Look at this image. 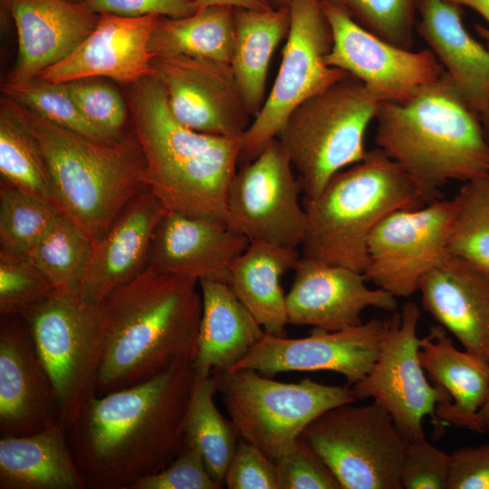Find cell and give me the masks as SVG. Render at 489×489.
<instances>
[{
  "instance_id": "6da1fadb",
  "label": "cell",
  "mask_w": 489,
  "mask_h": 489,
  "mask_svg": "<svg viewBox=\"0 0 489 489\" xmlns=\"http://www.w3.org/2000/svg\"><path fill=\"white\" fill-rule=\"evenodd\" d=\"M195 379L181 361L86 405L66 433L87 489H130L177 456Z\"/></svg>"
},
{
  "instance_id": "7a4b0ae2",
  "label": "cell",
  "mask_w": 489,
  "mask_h": 489,
  "mask_svg": "<svg viewBox=\"0 0 489 489\" xmlns=\"http://www.w3.org/2000/svg\"><path fill=\"white\" fill-rule=\"evenodd\" d=\"M100 307L104 352L98 397L194 362L202 315L197 280L147 267Z\"/></svg>"
},
{
  "instance_id": "3957f363",
  "label": "cell",
  "mask_w": 489,
  "mask_h": 489,
  "mask_svg": "<svg viewBox=\"0 0 489 489\" xmlns=\"http://www.w3.org/2000/svg\"><path fill=\"white\" fill-rule=\"evenodd\" d=\"M129 104L146 162L145 187L168 211L229 225L227 196L241 137L202 133L180 123L153 76L134 83Z\"/></svg>"
},
{
  "instance_id": "277c9868",
  "label": "cell",
  "mask_w": 489,
  "mask_h": 489,
  "mask_svg": "<svg viewBox=\"0 0 489 489\" xmlns=\"http://www.w3.org/2000/svg\"><path fill=\"white\" fill-rule=\"evenodd\" d=\"M375 143L417 187L427 203L451 180L489 175V141L480 116L442 76L410 100L381 102Z\"/></svg>"
},
{
  "instance_id": "5b68a950",
  "label": "cell",
  "mask_w": 489,
  "mask_h": 489,
  "mask_svg": "<svg viewBox=\"0 0 489 489\" xmlns=\"http://www.w3.org/2000/svg\"><path fill=\"white\" fill-rule=\"evenodd\" d=\"M1 102L37 141L61 211L92 241L100 238L145 187L146 162L135 135L99 141L14 100Z\"/></svg>"
},
{
  "instance_id": "8992f818",
  "label": "cell",
  "mask_w": 489,
  "mask_h": 489,
  "mask_svg": "<svg viewBox=\"0 0 489 489\" xmlns=\"http://www.w3.org/2000/svg\"><path fill=\"white\" fill-rule=\"evenodd\" d=\"M427 204L405 171L380 149L335 174L321 193L302 199V256L362 273L367 242L390 213Z\"/></svg>"
},
{
  "instance_id": "52a82bcc",
  "label": "cell",
  "mask_w": 489,
  "mask_h": 489,
  "mask_svg": "<svg viewBox=\"0 0 489 489\" xmlns=\"http://www.w3.org/2000/svg\"><path fill=\"white\" fill-rule=\"evenodd\" d=\"M380 103L347 73L290 114L276 139L298 173L303 199L317 197L335 174L364 158L365 132Z\"/></svg>"
},
{
  "instance_id": "ba28073f",
  "label": "cell",
  "mask_w": 489,
  "mask_h": 489,
  "mask_svg": "<svg viewBox=\"0 0 489 489\" xmlns=\"http://www.w3.org/2000/svg\"><path fill=\"white\" fill-rule=\"evenodd\" d=\"M52 382L65 428L96 396L104 352L100 305L53 292L20 315Z\"/></svg>"
},
{
  "instance_id": "9c48e42d",
  "label": "cell",
  "mask_w": 489,
  "mask_h": 489,
  "mask_svg": "<svg viewBox=\"0 0 489 489\" xmlns=\"http://www.w3.org/2000/svg\"><path fill=\"white\" fill-rule=\"evenodd\" d=\"M211 376L241 437L273 461L289 452L304 428L323 412L357 400L351 388L309 378L281 382L253 369H227Z\"/></svg>"
},
{
  "instance_id": "30bf717a",
  "label": "cell",
  "mask_w": 489,
  "mask_h": 489,
  "mask_svg": "<svg viewBox=\"0 0 489 489\" xmlns=\"http://www.w3.org/2000/svg\"><path fill=\"white\" fill-rule=\"evenodd\" d=\"M302 436L342 489H402L400 469L408 441L374 401L332 408L312 420Z\"/></svg>"
},
{
  "instance_id": "8fae6325",
  "label": "cell",
  "mask_w": 489,
  "mask_h": 489,
  "mask_svg": "<svg viewBox=\"0 0 489 489\" xmlns=\"http://www.w3.org/2000/svg\"><path fill=\"white\" fill-rule=\"evenodd\" d=\"M291 23L274 84L254 120L241 135L238 165L254 160L276 138L303 101L347 72L326 64L333 38L321 0H292Z\"/></svg>"
},
{
  "instance_id": "7c38bea8",
  "label": "cell",
  "mask_w": 489,
  "mask_h": 489,
  "mask_svg": "<svg viewBox=\"0 0 489 489\" xmlns=\"http://www.w3.org/2000/svg\"><path fill=\"white\" fill-rule=\"evenodd\" d=\"M420 315L417 304L408 302L388 317L373 367L351 388L357 400L371 398L385 408L408 441L426 436L424 417L430 416L436 425L437 405L451 401L427 380L421 365L417 335Z\"/></svg>"
},
{
  "instance_id": "4fadbf2b",
  "label": "cell",
  "mask_w": 489,
  "mask_h": 489,
  "mask_svg": "<svg viewBox=\"0 0 489 489\" xmlns=\"http://www.w3.org/2000/svg\"><path fill=\"white\" fill-rule=\"evenodd\" d=\"M453 199L438 198L383 218L367 242V281L396 298L418 291L421 280L449 254Z\"/></svg>"
},
{
  "instance_id": "5bb4252c",
  "label": "cell",
  "mask_w": 489,
  "mask_h": 489,
  "mask_svg": "<svg viewBox=\"0 0 489 489\" xmlns=\"http://www.w3.org/2000/svg\"><path fill=\"white\" fill-rule=\"evenodd\" d=\"M301 193L290 158L275 138L236 171L227 196L229 225L250 243L296 250L306 229Z\"/></svg>"
},
{
  "instance_id": "9a60e30c",
  "label": "cell",
  "mask_w": 489,
  "mask_h": 489,
  "mask_svg": "<svg viewBox=\"0 0 489 489\" xmlns=\"http://www.w3.org/2000/svg\"><path fill=\"white\" fill-rule=\"evenodd\" d=\"M321 1L333 38L326 64L359 79L380 102H405L444 73L429 49L398 47L365 30L336 4Z\"/></svg>"
},
{
  "instance_id": "2e32d148",
  "label": "cell",
  "mask_w": 489,
  "mask_h": 489,
  "mask_svg": "<svg viewBox=\"0 0 489 489\" xmlns=\"http://www.w3.org/2000/svg\"><path fill=\"white\" fill-rule=\"evenodd\" d=\"M387 322L388 318L372 319L338 331L313 328L309 336L297 339L265 332L229 369H253L267 377L288 371H333L354 385L373 367Z\"/></svg>"
},
{
  "instance_id": "e0dca14e",
  "label": "cell",
  "mask_w": 489,
  "mask_h": 489,
  "mask_svg": "<svg viewBox=\"0 0 489 489\" xmlns=\"http://www.w3.org/2000/svg\"><path fill=\"white\" fill-rule=\"evenodd\" d=\"M153 77L169 110L183 125L206 134L241 137L249 116L231 64L186 55H156Z\"/></svg>"
},
{
  "instance_id": "ac0fdd59",
  "label": "cell",
  "mask_w": 489,
  "mask_h": 489,
  "mask_svg": "<svg viewBox=\"0 0 489 489\" xmlns=\"http://www.w3.org/2000/svg\"><path fill=\"white\" fill-rule=\"evenodd\" d=\"M286 295L288 324L338 331L362 323L369 307L395 312V296L367 286L362 273L302 256Z\"/></svg>"
},
{
  "instance_id": "d6986e66",
  "label": "cell",
  "mask_w": 489,
  "mask_h": 489,
  "mask_svg": "<svg viewBox=\"0 0 489 489\" xmlns=\"http://www.w3.org/2000/svg\"><path fill=\"white\" fill-rule=\"evenodd\" d=\"M168 212L148 187L135 196L107 231L92 241L79 287L83 301L100 305L145 271L155 230Z\"/></svg>"
},
{
  "instance_id": "ffe728a7",
  "label": "cell",
  "mask_w": 489,
  "mask_h": 489,
  "mask_svg": "<svg viewBox=\"0 0 489 489\" xmlns=\"http://www.w3.org/2000/svg\"><path fill=\"white\" fill-rule=\"evenodd\" d=\"M59 419L53 388L21 316L1 317L0 435L42 431Z\"/></svg>"
},
{
  "instance_id": "44dd1931",
  "label": "cell",
  "mask_w": 489,
  "mask_h": 489,
  "mask_svg": "<svg viewBox=\"0 0 489 489\" xmlns=\"http://www.w3.org/2000/svg\"><path fill=\"white\" fill-rule=\"evenodd\" d=\"M158 16L99 14L93 31L68 56L44 69L37 78L64 83L106 77L135 83L153 76L149 44Z\"/></svg>"
},
{
  "instance_id": "7402d4cb",
  "label": "cell",
  "mask_w": 489,
  "mask_h": 489,
  "mask_svg": "<svg viewBox=\"0 0 489 489\" xmlns=\"http://www.w3.org/2000/svg\"><path fill=\"white\" fill-rule=\"evenodd\" d=\"M249 244L227 224L168 211L155 230L147 267L198 282L227 283L232 263Z\"/></svg>"
},
{
  "instance_id": "603a6c76",
  "label": "cell",
  "mask_w": 489,
  "mask_h": 489,
  "mask_svg": "<svg viewBox=\"0 0 489 489\" xmlns=\"http://www.w3.org/2000/svg\"><path fill=\"white\" fill-rule=\"evenodd\" d=\"M13 17L18 51L9 82L34 78L68 56L95 28L99 14L83 1L2 0Z\"/></svg>"
},
{
  "instance_id": "cb8c5ba5",
  "label": "cell",
  "mask_w": 489,
  "mask_h": 489,
  "mask_svg": "<svg viewBox=\"0 0 489 489\" xmlns=\"http://www.w3.org/2000/svg\"><path fill=\"white\" fill-rule=\"evenodd\" d=\"M423 309L465 350L489 361V273L450 254L420 282Z\"/></svg>"
},
{
  "instance_id": "d4e9b609",
  "label": "cell",
  "mask_w": 489,
  "mask_h": 489,
  "mask_svg": "<svg viewBox=\"0 0 489 489\" xmlns=\"http://www.w3.org/2000/svg\"><path fill=\"white\" fill-rule=\"evenodd\" d=\"M416 31L478 114L489 103V48L463 23L464 10L449 0H417Z\"/></svg>"
},
{
  "instance_id": "484cf974",
  "label": "cell",
  "mask_w": 489,
  "mask_h": 489,
  "mask_svg": "<svg viewBox=\"0 0 489 489\" xmlns=\"http://www.w3.org/2000/svg\"><path fill=\"white\" fill-rule=\"evenodd\" d=\"M419 360L434 386L451 401L436 407V416L458 427L484 433L477 411L489 392V361L456 349L441 325L419 339Z\"/></svg>"
},
{
  "instance_id": "4316f807",
  "label": "cell",
  "mask_w": 489,
  "mask_h": 489,
  "mask_svg": "<svg viewBox=\"0 0 489 489\" xmlns=\"http://www.w3.org/2000/svg\"><path fill=\"white\" fill-rule=\"evenodd\" d=\"M202 315L193 367L207 378L239 362L261 340L264 330L226 283L200 280Z\"/></svg>"
},
{
  "instance_id": "83f0119b",
  "label": "cell",
  "mask_w": 489,
  "mask_h": 489,
  "mask_svg": "<svg viewBox=\"0 0 489 489\" xmlns=\"http://www.w3.org/2000/svg\"><path fill=\"white\" fill-rule=\"evenodd\" d=\"M0 489H87L60 419L31 435L1 436Z\"/></svg>"
},
{
  "instance_id": "f1b7e54d",
  "label": "cell",
  "mask_w": 489,
  "mask_h": 489,
  "mask_svg": "<svg viewBox=\"0 0 489 489\" xmlns=\"http://www.w3.org/2000/svg\"><path fill=\"white\" fill-rule=\"evenodd\" d=\"M297 250L252 242L232 263L227 284L268 334L286 337V295L282 276L294 270Z\"/></svg>"
},
{
  "instance_id": "f546056e",
  "label": "cell",
  "mask_w": 489,
  "mask_h": 489,
  "mask_svg": "<svg viewBox=\"0 0 489 489\" xmlns=\"http://www.w3.org/2000/svg\"><path fill=\"white\" fill-rule=\"evenodd\" d=\"M290 23V7L269 10L235 7L231 67L250 115H256L264 105L269 64L279 43L287 37Z\"/></svg>"
},
{
  "instance_id": "4dcf8cb0",
  "label": "cell",
  "mask_w": 489,
  "mask_h": 489,
  "mask_svg": "<svg viewBox=\"0 0 489 489\" xmlns=\"http://www.w3.org/2000/svg\"><path fill=\"white\" fill-rule=\"evenodd\" d=\"M235 45V7L212 5L189 16H158L149 49L156 55H186L231 64Z\"/></svg>"
},
{
  "instance_id": "1f68e13d",
  "label": "cell",
  "mask_w": 489,
  "mask_h": 489,
  "mask_svg": "<svg viewBox=\"0 0 489 489\" xmlns=\"http://www.w3.org/2000/svg\"><path fill=\"white\" fill-rule=\"evenodd\" d=\"M216 393L212 376H196L184 422V441L199 450L209 474L224 484L241 435L234 422L219 411L215 403Z\"/></svg>"
},
{
  "instance_id": "d6a6232c",
  "label": "cell",
  "mask_w": 489,
  "mask_h": 489,
  "mask_svg": "<svg viewBox=\"0 0 489 489\" xmlns=\"http://www.w3.org/2000/svg\"><path fill=\"white\" fill-rule=\"evenodd\" d=\"M0 174L1 183L43 199L60 209L47 164L37 141L2 102Z\"/></svg>"
},
{
  "instance_id": "836d02e7",
  "label": "cell",
  "mask_w": 489,
  "mask_h": 489,
  "mask_svg": "<svg viewBox=\"0 0 489 489\" xmlns=\"http://www.w3.org/2000/svg\"><path fill=\"white\" fill-rule=\"evenodd\" d=\"M92 240L64 214L28 253L55 292L79 294Z\"/></svg>"
},
{
  "instance_id": "e575fe53",
  "label": "cell",
  "mask_w": 489,
  "mask_h": 489,
  "mask_svg": "<svg viewBox=\"0 0 489 489\" xmlns=\"http://www.w3.org/2000/svg\"><path fill=\"white\" fill-rule=\"evenodd\" d=\"M453 201L450 254L489 273V175L465 181Z\"/></svg>"
},
{
  "instance_id": "d590c367",
  "label": "cell",
  "mask_w": 489,
  "mask_h": 489,
  "mask_svg": "<svg viewBox=\"0 0 489 489\" xmlns=\"http://www.w3.org/2000/svg\"><path fill=\"white\" fill-rule=\"evenodd\" d=\"M62 214L53 204L1 183L0 250L28 254Z\"/></svg>"
},
{
  "instance_id": "8d00e7d4",
  "label": "cell",
  "mask_w": 489,
  "mask_h": 489,
  "mask_svg": "<svg viewBox=\"0 0 489 489\" xmlns=\"http://www.w3.org/2000/svg\"><path fill=\"white\" fill-rule=\"evenodd\" d=\"M5 98L26 106L47 120L90 139L110 142L82 115L65 83L34 78L23 82H5Z\"/></svg>"
},
{
  "instance_id": "74e56055",
  "label": "cell",
  "mask_w": 489,
  "mask_h": 489,
  "mask_svg": "<svg viewBox=\"0 0 489 489\" xmlns=\"http://www.w3.org/2000/svg\"><path fill=\"white\" fill-rule=\"evenodd\" d=\"M365 30L398 47L412 50L417 0H330Z\"/></svg>"
},
{
  "instance_id": "f35d334b",
  "label": "cell",
  "mask_w": 489,
  "mask_h": 489,
  "mask_svg": "<svg viewBox=\"0 0 489 489\" xmlns=\"http://www.w3.org/2000/svg\"><path fill=\"white\" fill-rule=\"evenodd\" d=\"M54 291L27 254L0 250V315L20 316Z\"/></svg>"
},
{
  "instance_id": "ab89813d",
  "label": "cell",
  "mask_w": 489,
  "mask_h": 489,
  "mask_svg": "<svg viewBox=\"0 0 489 489\" xmlns=\"http://www.w3.org/2000/svg\"><path fill=\"white\" fill-rule=\"evenodd\" d=\"M85 119L107 139L121 137L127 110L120 94L96 78L64 82Z\"/></svg>"
},
{
  "instance_id": "60d3db41",
  "label": "cell",
  "mask_w": 489,
  "mask_h": 489,
  "mask_svg": "<svg viewBox=\"0 0 489 489\" xmlns=\"http://www.w3.org/2000/svg\"><path fill=\"white\" fill-rule=\"evenodd\" d=\"M274 462L280 489H342L330 466L302 436Z\"/></svg>"
},
{
  "instance_id": "b9f144b4",
  "label": "cell",
  "mask_w": 489,
  "mask_h": 489,
  "mask_svg": "<svg viewBox=\"0 0 489 489\" xmlns=\"http://www.w3.org/2000/svg\"><path fill=\"white\" fill-rule=\"evenodd\" d=\"M209 474L199 450L184 441L177 456L162 470L135 483L130 489H221Z\"/></svg>"
},
{
  "instance_id": "7bdbcfd3",
  "label": "cell",
  "mask_w": 489,
  "mask_h": 489,
  "mask_svg": "<svg viewBox=\"0 0 489 489\" xmlns=\"http://www.w3.org/2000/svg\"><path fill=\"white\" fill-rule=\"evenodd\" d=\"M449 461V455L427 442L426 436L408 441L400 469L402 488L446 489Z\"/></svg>"
},
{
  "instance_id": "ee69618b",
  "label": "cell",
  "mask_w": 489,
  "mask_h": 489,
  "mask_svg": "<svg viewBox=\"0 0 489 489\" xmlns=\"http://www.w3.org/2000/svg\"><path fill=\"white\" fill-rule=\"evenodd\" d=\"M224 485L228 489H280L276 464L241 437L227 466Z\"/></svg>"
},
{
  "instance_id": "f6af8a7d",
  "label": "cell",
  "mask_w": 489,
  "mask_h": 489,
  "mask_svg": "<svg viewBox=\"0 0 489 489\" xmlns=\"http://www.w3.org/2000/svg\"><path fill=\"white\" fill-rule=\"evenodd\" d=\"M449 456L446 489H489V443L458 448Z\"/></svg>"
},
{
  "instance_id": "bcb514c9",
  "label": "cell",
  "mask_w": 489,
  "mask_h": 489,
  "mask_svg": "<svg viewBox=\"0 0 489 489\" xmlns=\"http://www.w3.org/2000/svg\"><path fill=\"white\" fill-rule=\"evenodd\" d=\"M83 2L96 14L110 13L128 17L158 14L180 18L189 16L199 9L197 0H83Z\"/></svg>"
},
{
  "instance_id": "7dc6e473",
  "label": "cell",
  "mask_w": 489,
  "mask_h": 489,
  "mask_svg": "<svg viewBox=\"0 0 489 489\" xmlns=\"http://www.w3.org/2000/svg\"><path fill=\"white\" fill-rule=\"evenodd\" d=\"M461 6H467L477 12L489 25V0H449ZM479 34L489 42V27L475 25Z\"/></svg>"
},
{
  "instance_id": "c3c4849f",
  "label": "cell",
  "mask_w": 489,
  "mask_h": 489,
  "mask_svg": "<svg viewBox=\"0 0 489 489\" xmlns=\"http://www.w3.org/2000/svg\"><path fill=\"white\" fill-rule=\"evenodd\" d=\"M199 8L212 5H226L255 10H269L272 5L267 0H197Z\"/></svg>"
},
{
  "instance_id": "681fc988",
  "label": "cell",
  "mask_w": 489,
  "mask_h": 489,
  "mask_svg": "<svg viewBox=\"0 0 489 489\" xmlns=\"http://www.w3.org/2000/svg\"><path fill=\"white\" fill-rule=\"evenodd\" d=\"M477 417L484 432L489 433V392L485 401L477 411Z\"/></svg>"
},
{
  "instance_id": "f907efd6",
  "label": "cell",
  "mask_w": 489,
  "mask_h": 489,
  "mask_svg": "<svg viewBox=\"0 0 489 489\" xmlns=\"http://www.w3.org/2000/svg\"><path fill=\"white\" fill-rule=\"evenodd\" d=\"M484 132L489 141V103L485 110L479 114Z\"/></svg>"
},
{
  "instance_id": "816d5d0a",
  "label": "cell",
  "mask_w": 489,
  "mask_h": 489,
  "mask_svg": "<svg viewBox=\"0 0 489 489\" xmlns=\"http://www.w3.org/2000/svg\"><path fill=\"white\" fill-rule=\"evenodd\" d=\"M273 8L289 7L292 0H267Z\"/></svg>"
},
{
  "instance_id": "f5cc1de1",
  "label": "cell",
  "mask_w": 489,
  "mask_h": 489,
  "mask_svg": "<svg viewBox=\"0 0 489 489\" xmlns=\"http://www.w3.org/2000/svg\"><path fill=\"white\" fill-rule=\"evenodd\" d=\"M76 1H83V0H76Z\"/></svg>"
}]
</instances>
